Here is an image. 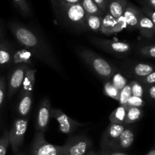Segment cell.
I'll use <instances>...</instances> for the list:
<instances>
[{"label":"cell","instance_id":"17","mask_svg":"<svg viewBox=\"0 0 155 155\" xmlns=\"http://www.w3.org/2000/svg\"><path fill=\"white\" fill-rule=\"evenodd\" d=\"M33 102V93H24L20 95L18 105V116L21 117H28Z\"/></svg>","mask_w":155,"mask_h":155},{"label":"cell","instance_id":"44","mask_svg":"<svg viewBox=\"0 0 155 155\" xmlns=\"http://www.w3.org/2000/svg\"><path fill=\"white\" fill-rule=\"evenodd\" d=\"M1 36H2V33H1V30H0V39H1Z\"/></svg>","mask_w":155,"mask_h":155},{"label":"cell","instance_id":"38","mask_svg":"<svg viewBox=\"0 0 155 155\" xmlns=\"http://www.w3.org/2000/svg\"><path fill=\"white\" fill-rule=\"evenodd\" d=\"M99 151L104 155H130L126 151H112V150H100Z\"/></svg>","mask_w":155,"mask_h":155},{"label":"cell","instance_id":"20","mask_svg":"<svg viewBox=\"0 0 155 155\" xmlns=\"http://www.w3.org/2000/svg\"><path fill=\"white\" fill-rule=\"evenodd\" d=\"M14 51L7 42H0V67H6L13 62Z\"/></svg>","mask_w":155,"mask_h":155},{"label":"cell","instance_id":"29","mask_svg":"<svg viewBox=\"0 0 155 155\" xmlns=\"http://www.w3.org/2000/svg\"><path fill=\"white\" fill-rule=\"evenodd\" d=\"M110 81L119 90H121L127 84V79L118 72L115 73L114 75L110 79Z\"/></svg>","mask_w":155,"mask_h":155},{"label":"cell","instance_id":"24","mask_svg":"<svg viewBox=\"0 0 155 155\" xmlns=\"http://www.w3.org/2000/svg\"><path fill=\"white\" fill-rule=\"evenodd\" d=\"M104 92L107 97H110V98H113V99L117 100V101L118 100H119L120 90H119V89L112 83L110 80L104 81Z\"/></svg>","mask_w":155,"mask_h":155},{"label":"cell","instance_id":"16","mask_svg":"<svg viewBox=\"0 0 155 155\" xmlns=\"http://www.w3.org/2000/svg\"><path fill=\"white\" fill-rule=\"evenodd\" d=\"M138 30L141 36L147 39H151L155 36V26L152 21L142 12L139 20Z\"/></svg>","mask_w":155,"mask_h":155},{"label":"cell","instance_id":"28","mask_svg":"<svg viewBox=\"0 0 155 155\" xmlns=\"http://www.w3.org/2000/svg\"><path fill=\"white\" fill-rule=\"evenodd\" d=\"M132 96L131 87H130V83H127L124 88L120 90V96L118 102L120 103V105L126 106L127 101L130 99V97Z\"/></svg>","mask_w":155,"mask_h":155},{"label":"cell","instance_id":"45","mask_svg":"<svg viewBox=\"0 0 155 155\" xmlns=\"http://www.w3.org/2000/svg\"><path fill=\"white\" fill-rule=\"evenodd\" d=\"M99 152H100V151H99ZM100 154H101V155H104V154H103L102 153H101V152H100Z\"/></svg>","mask_w":155,"mask_h":155},{"label":"cell","instance_id":"35","mask_svg":"<svg viewBox=\"0 0 155 155\" xmlns=\"http://www.w3.org/2000/svg\"><path fill=\"white\" fill-rule=\"evenodd\" d=\"M141 9H142V12H143L147 17L149 18V19L152 21V23L155 26V9L146 7V6H143V8Z\"/></svg>","mask_w":155,"mask_h":155},{"label":"cell","instance_id":"36","mask_svg":"<svg viewBox=\"0 0 155 155\" xmlns=\"http://www.w3.org/2000/svg\"><path fill=\"white\" fill-rule=\"evenodd\" d=\"M94 2L98 5L100 10L105 14L107 11V5H108L109 0H93Z\"/></svg>","mask_w":155,"mask_h":155},{"label":"cell","instance_id":"18","mask_svg":"<svg viewBox=\"0 0 155 155\" xmlns=\"http://www.w3.org/2000/svg\"><path fill=\"white\" fill-rule=\"evenodd\" d=\"M128 2V0H109L107 12L116 19L120 18L124 15Z\"/></svg>","mask_w":155,"mask_h":155},{"label":"cell","instance_id":"26","mask_svg":"<svg viewBox=\"0 0 155 155\" xmlns=\"http://www.w3.org/2000/svg\"><path fill=\"white\" fill-rule=\"evenodd\" d=\"M130 87H131V92L133 96L143 98L145 94V86L142 83H140L137 80H133V81L130 82Z\"/></svg>","mask_w":155,"mask_h":155},{"label":"cell","instance_id":"8","mask_svg":"<svg viewBox=\"0 0 155 155\" xmlns=\"http://www.w3.org/2000/svg\"><path fill=\"white\" fill-rule=\"evenodd\" d=\"M51 117L57 121L60 131L68 136H72L80 127L88 125V124H83L70 117L59 108H51Z\"/></svg>","mask_w":155,"mask_h":155},{"label":"cell","instance_id":"6","mask_svg":"<svg viewBox=\"0 0 155 155\" xmlns=\"http://www.w3.org/2000/svg\"><path fill=\"white\" fill-rule=\"evenodd\" d=\"M64 155H86L92 150V141L84 134L70 136L64 144Z\"/></svg>","mask_w":155,"mask_h":155},{"label":"cell","instance_id":"12","mask_svg":"<svg viewBox=\"0 0 155 155\" xmlns=\"http://www.w3.org/2000/svg\"><path fill=\"white\" fill-rule=\"evenodd\" d=\"M51 102L48 98H44L39 104L36 117V131L45 133L51 118Z\"/></svg>","mask_w":155,"mask_h":155},{"label":"cell","instance_id":"33","mask_svg":"<svg viewBox=\"0 0 155 155\" xmlns=\"http://www.w3.org/2000/svg\"><path fill=\"white\" fill-rule=\"evenodd\" d=\"M137 81L143 86H155V71L144 78L139 79Z\"/></svg>","mask_w":155,"mask_h":155},{"label":"cell","instance_id":"21","mask_svg":"<svg viewBox=\"0 0 155 155\" xmlns=\"http://www.w3.org/2000/svg\"><path fill=\"white\" fill-rule=\"evenodd\" d=\"M103 17L104 15H86V30L93 33L101 31Z\"/></svg>","mask_w":155,"mask_h":155},{"label":"cell","instance_id":"39","mask_svg":"<svg viewBox=\"0 0 155 155\" xmlns=\"http://www.w3.org/2000/svg\"><path fill=\"white\" fill-rule=\"evenodd\" d=\"M81 0H59V5H73L77 4V3H80Z\"/></svg>","mask_w":155,"mask_h":155},{"label":"cell","instance_id":"9","mask_svg":"<svg viewBox=\"0 0 155 155\" xmlns=\"http://www.w3.org/2000/svg\"><path fill=\"white\" fill-rule=\"evenodd\" d=\"M29 66L25 64L18 65L14 68L11 73L8 83V96L12 98L14 95L21 90L25 77L26 72L29 69Z\"/></svg>","mask_w":155,"mask_h":155},{"label":"cell","instance_id":"25","mask_svg":"<svg viewBox=\"0 0 155 155\" xmlns=\"http://www.w3.org/2000/svg\"><path fill=\"white\" fill-rule=\"evenodd\" d=\"M81 5L86 15H104L93 0H81Z\"/></svg>","mask_w":155,"mask_h":155},{"label":"cell","instance_id":"1","mask_svg":"<svg viewBox=\"0 0 155 155\" xmlns=\"http://www.w3.org/2000/svg\"><path fill=\"white\" fill-rule=\"evenodd\" d=\"M9 28L16 39L17 42L28 50L36 58L43 62L58 73H61L62 69L53 51L52 48L43 36L34 29L24 24L12 22Z\"/></svg>","mask_w":155,"mask_h":155},{"label":"cell","instance_id":"4","mask_svg":"<svg viewBox=\"0 0 155 155\" xmlns=\"http://www.w3.org/2000/svg\"><path fill=\"white\" fill-rule=\"evenodd\" d=\"M91 43L100 49L117 56H126L133 50V46L125 41H115L103 38L89 37Z\"/></svg>","mask_w":155,"mask_h":155},{"label":"cell","instance_id":"10","mask_svg":"<svg viewBox=\"0 0 155 155\" xmlns=\"http://www.w3.org/2000/svg\"><path fill=\"white\" fill-rule=\"evenodd\" d=\"M124 73L134 78V80L147 77L155 71V66L146 63H124L122 66Z\"/></svg>","mask_w":155,"mask_h":155},{"label":"cell","instance_id":"31","mask_svg":"<svg viewBox=\"0 0 155 155\" xmlns=\"http://www.w3.org/2000/svg\"><path fill=\"white\" fill-rule=\"evenodd\" d=\"M145 105V101H144L143 98L133 96V95H132V96L130 98V99L128 100V101H127V104H126V107H127V108L131 107H140V108H142Z\"/></svg>","mask_w":155,"mask_h":155},{"label":"cell","instance_id":"13","mask_svg":"<svg viewBox=\"0 0 155 155\" xmlns=\"http://www.w3.org/2000/svg\"><path fill=\"white\" fill-rule=\"evenodd\" d=\"M127 27L125 20L124 17H120V18H114L109 13L106 12L103 17L102 24H101V31L104 35H111L113 33L122 30L124 28Z\"/></svg>","mask_w":155,"mask_h":155},{"label":"cell","instance_id":"7","mask_svg":"<svg viewBox=\"0 0 155 155\" xmlns=\"http://www.w3.org/2000/svg\"><path fill=\"white\" fill-rule=\"evenodd\" d=\"M28 117H18L14 120L8 131L9 143L14 153H18L24 143L28 126Z\"/></svg>","mask_w":155,"mask_h":155},{"label":"cell","instance_id":"19","mask_svg":"<svg viewBox=\"0 0 155 155\" xmlns=\"http://www.w3.org/2000/svg\"><path fill=\"white\" fill-rule=\"evenodd\" d=\"M36 71L35 69L29 68L27 70L20 90V95L24 93H33L36 83Z\"/></svg>","mask_w":155,"mask_h":155},{"label":"cell","instance_id":"41","mask_svg":"<svg viewBox=\"0 0 155 155\" xmlns=\"http://www.w3.org/2000/svg\"><path fill=\"white\" fill-rule=\"evenodd\" d=\"M146 155H155V143H154V146H153L152 148H151V150H150V151L147 153Z\"/></svg>","mask_w":155,"mask_h":155},{"label":"cell","instance_id":"14","mask_svg":"<svg viewBox=\"0 0 155 155\" xmlns=\"http://www.w3.org/2000/svg\"><path fill=\"white\" fill-rule=\"evenodd\" d=\"M135 140V132L132 127H126L125 130L122 132L119 137L114 142L105 150L112 151H126L133 145Z\"/></svg>","mask_w":155,"mask_h":155},{"label":"cell","instance_id":"15","mask_svg":"<svg viewBox=\"0 0 155 155\" xmlns=\"http://www.w3.org/2000/svg\"><path fill=\"white\" fill-rule=\"evenodd\" d=\"M142 14V9L132 4L131 2H128L123 15L127 24V28L130 30H138V26Z\"/></svg>","mask_w":155,"mask_h":155},{"label":"cell","instance_id":"37","mask_svg":"<svg viewBox=\"0 0 155 155\" xmlns=\"http://www.w3.org/2000/svg\"><path fill=\"white\" fill-rule=\"evenodd\" d=\"M146 95L151 99L155 100V86H144Z\"/></svg>","mask_w":155,"mask_h":155},{"label":"cell","instance_id":"32","mask_svg":"<svg viewBox=\"0 0 155 155\" xmlns=\"http://www.w3.org/2000/svg\"><path fill=\"white\" fill-rule=\"evenodd\" d=\"M139 52L141 55L148 58H155V45H145L141 47L139 49Z\"/></svg>","mask_w":155,"mask_h":155},{"label":"cell","instance_id":"5","mask_svg":"<svg viewBox=\"0 0 155 155\" xmlns=\"http://www.w3.org/2000/svg\"><path fill=\"white\" fill-rule=\"evenodd\" d=\"M30 155H64V145L51 144L45 139L44 133L36 131L32 142Z\"/></svg>","mask_w":155,"mask_h":155},{"label":"cell","instance_id":"11","mask_svg":"<svg viewBox=\"0 0 155 155\" xmlns=\"http://www.w3.org/2000/svg\"><path fill=\"white\" fill-rule=\"evenodd\" d=\"M126 127L127 126L124 124H116L110 123L101 136V142H100L101 149L100 150H105L109 148V147L116 141V139L119 137L122 132L125 130Z\"/></svg>","mask_w":155,"mask_h":155},{"label":"cell","instance_id":"34","mask_svg":"<svg viewBox=\"0 0 155 155\" xmlns=\"http://www.w3.org/2000/svg\"><path fill=\"white\" fill-rule=\"evenodd\" d=\"M6 93V82L4 77H0V108L2 106L5 98Z\"/></svg>","mask_w":155,"mask_h":155},{"label":"cell","instance_id":"40","mask_svg":"<svg viewBox=\"0 0 155 155\" xmlns=\"http://www.w3.org/2000/svg\"><path fill=\"white\" fill-rule=\"evenodd\" d=\"M144 6L155 9V0H142Z\"/></svg>","mask_w":155,"mask_h":155},{"label":"cell","instance_id":"23","mask_svg":"<svg viewBox=\"0 0 155 155\" xmlns=\"http://www.w3.org/2000/svg\"><path fill=\"white\" fill-rule=\"evenodd\" d=\"M127 107L126 106L120 105L110 113L109 116L110 123L116 124H124Z\"/></svg>","mask_w":155,"mask_h":155},{"label":"cell","instance_id":"30","mask_svg":"<svg viewBox=\"0 0 155 155\" xmlns=\"http://www.w3.org/2000/svg\"><path fill=\"white\" fill-rule=\"evenodd\" d=\"M9 145L10 143H9L8 131L5 130L2 136L0 137V155H6Z\"/></svg>","mask_w":155,"mask_h":155},{"label":"cell","instance_id":"43","mask_svg":"<svg viewBox=\"0 0 155 155\" xmlns=\"http://www.w3.org/2000/svg\"><path fill=\"white\" fill-rule=\"evenodd\" d=\"M15 155H30L29 154H27V153L25 152H22V153H16V154Z\"/></svg>","mask_w":155,"mask_h":155},{"label":"cell","instance_id":"22","mask_svg":"<svg viewBox=\"0 0 155 155\" xmlns=\"http://www.w3.org/2000/svg\"><path fill=\"white\" fill-rule=\"evenodd\" d=\"M143 115L144 112L142 108L135 107H128L127 115H126L125 121H124V125L128 126L136 122H138L139 120H140L141 118L143 117Z\"/></svg>","mask_w":155,"mask_h":155},{"label":"cell","instance_id":"42","mask_svg":"<svg viewBox=\"0 0 155 155\" xmlns=\"http://www.w3.org/2000/svg\"><path fill=\"white\" fill-rule=\"evenodd\" d=\"M86 155H101V154H100L99 151L97 152V151H93V150H91V151H89V153H88Z\"/></svg>","mask_w":155,"mask_h":155},{"label":"cell","instance_id":"27","mask_svg":"<svg viewBox=\"0 0 155 155\" xmlns=\"http://www.w3.org/2000/svg\"><path fill=\"white\" fill-rule=\"evenodd\" d=\"M13 1L16 8L20 11L23 16L26 17V18L31 16V10H30L27 0H13Z\"/></svg>","mask_w":155,"mask_h":155},{"label":"cell","instance_id":"2","mask_svg":"<svg viewBox=\"0 0 155 155\" xmlns=\"http://www.w3.org/2000/svg\"><path fill=\"white\" fill-rule=\"evenodd\" d=\"M76 51L80 58L104 81L110 80L118 71L117 68L110 62L86 47H77Z\"/></svg>","mask_w":155,"mask_h":155},{"label":"cell","instance_id":"3","mask_svg":"<svg viewBox=\"0 0 155 155\" xmlns=\"http://www.w3.org/2000/svg\"><path fill=\"white\" fill-rule=\"evenodd\" d=\"M65 22L77 30H86V13L81 3L73 5H59Z\"/></svg>","mask_w":155,"mask_h":155}]
</instances>
